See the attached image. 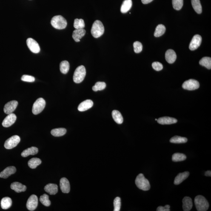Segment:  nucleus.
Masks as SVG:
<instances>
[{"mask_svg":"<svg viewBox=\"0 0 211 211\" xmlns=\"http://www.w3.org/2000/svg\"><path fill=\"white\" fill-rule=\"evenodd\" d=\"M155 120H156V121H157V119H155Z\"/></svg>","mask_w":211,"mask_h":211,"instance_id":"nucleus-47","label":"nucleus"},{"mask_svg":"<svg viewBox=\"0 0 211 211\" xmlns=\"http://www.w3.org/2000/svg\"><path fill=\"white\" fill-rule=\"evenodd\" d=\"M41 163V161L39 158H31L28 162V165L30 168L34 169L39 165Z\"/></svg>","mask_w":211,"mask_h":211,"instance_id":"nucleus-32","label":"nucleus"},{"mask_svg":"<svg viewBox=\"0 0 211 211\" xmlns=\"http://www.w3.org/2000/svg\"><path fill=\"white\" fill-rule=\"evenodd\" d=\"M70 68V65L68 61H61L60 64V70L61 73L66 74L69 72Z\"/></svg>","mask_w":211,"mask_h":211,"instance_id":"nucleus-33","label":"nucleus"},{"mask_svg":"<svg viewBox=\"0 0 211 211\" xmlns=\"http://www.w3.org/2000/svg\"><path fill=\"white\" fill-rule=\"evenodd\" d=\"M67 130L64 128H59L52 129L51 131V134L53 136L59 137L63 136L65 134Z\"/></svg>","mask_w":211,"mask_h":211,"instance_id":"nucleus-28","label":"nucleus"},{"mask_svg":"<svg viewBox=\"0 0 211 211\" xmlns=\"http://www.w3.org/2000/svg\"><path fill=\"white\" fill-rule=\"evenodd\" d=\"M85 26L84 20L82 19H75L74 21V27L76 29H84Z\"/></svg>","mask_w":211,"mask_h":211,"instance_id":"nucleus-36","label":"nucleus"},{"mask_svg":"<svg viewBox=\"0 0 211 211\" xmlns=\"http://www.w3.org/2000/svg\"><path fill=\"white\" fill-rule=\"evenodd\" d=\"M91 32L92 36L95 38L101 36L104 32V26L101 22L98 20L95 21L92 25Z\"/></svg>","mask_w":211,"mask_h":211,"instance_id":"nucleus-4","label":"nucleus"},{"mask_svg":"<svg viewBox=\"0 0 211 211\" xmlns=\"http://www.w3.org/2000/svg\"><path fill=\"white\" fill-rule=\"evenodd\" d=\"M189 175H190V173L188 171L178 174V175L175 178L174 184L175 185H178L180 184L189 176Z\"/></svg>","mask_w":211,"mask_h":211,"instance_id":"nucleus-22","label":"nucleus"},{"mask_svg":"<svg viewBox=\"0 0 211 211\" xmlns=\"http://www.w3.org/2000/svg\"><path fill=\"white\" fill-rule=\"evenodd\" d=\"M40 201L44 205L46 206H49L51 204L50 201L49 199V197L46 194H44L40 197Z\"/></svg>","mask_w":211,"mask_h":211,"instance_id":"nucleus-38","label":"nucleus"},{"mask_svg":"<svg viewBox=\"0 0 211 211\" xmlns=\"http://www.w3.org/2000/svg\"><path fill=\"white\" fill-rule=\"evenodd\" d=\"M38 199L35 195H32L29 198L26 203V206L29 210L34 211L37 207Z\"/></svg>","mask_w":211,"mask_h":211,"instance_id":"nucleus-10","label":"nucleus"},{"mask_svg":"<svg viewBox=\"0 0 211 211\" xmlns=\"http://www.w3.org/2000/svg\"><path fill=\"white\" fill-rule=\"evenodd\" d=\"M21 141V138L18 135L11 137L6 141L4 146L6 149H12L16 147Z\"/></svg>","mask_w":211,"mask_h":211,"instance_id":"nucleus-7","label":"nucleus"},{"mask_svg":"<svg viewBox=\"0 0 211 211\" xmlns=\"http://www.w3.org/2000/svg\"><path fill=\"white\" fill-rule=\"evenodd\" d=\"M165 31L166 28L164 25H158L156 28L154 36L156 37L162 36L165 33Z\"/></svg>","mask_w":211,"mask_h":211,"instance_id":"nucleus-29","label":"nucleus"},{"mask_svg":"<svg viewBox=\"0 0 211 211\" xmlns=\"http://www.w3.org/2000/svg\"><path fill=\"white\" fill-rule=\"evenodd\" d=\"M86 33V31L84 29H76L72 34V38L77 42L80 41V39L84 37Z\"/></svg>","mask_w":211,"mask_h":211,"instance_id":"nucleus-17","label":"nucleus"},{"mask_svg":"<svg viewBox=\"0 0 211 211\" xmlns=\"http://www.w3.org/2000/svg\"><path fill=\"white\" fill-rule=\"evenodd\" d=\"M205 175L206 176H211V170L207 171L205 173Z\"/></svg>","mask_w":211,"mask_h":211,"instance_id":"nucleus-46","label":"nucleus"},{"mask_svg":"<svg viewBox=\"0 0 211 211\" xmlns=\"http://www.w3.org/2000/svg\"><path fill=\"white\" fill-rule=\"evenodd\" d=\"M38 151V149L37 148L32 147L23 151L21 153V156L23 157H26L30 155H34L37 154Z\"/></svg>","mask_w":211,"mask_h":211,"instance_id":"nucleus-24","label":"nucleus"},{"mask_svg":"<svg viewBox=\"0 0 211 211\" xmlns=\"http://www.w3.org/2000/svg\"><path fill=\"white\" fill-rule=\"evenodd\" d=\"M199 64L204 67H205L208 69H211V58L208 57H203L200 60Z\"/></svg>","mask_w":211,"mask_h":211,"instance_id":"nucleus-31","label":"nucleus"},{"mask_svg":"<svg viewBox=\"0 0 211 211\" xmlns=\"http://www.w3.org/2000/svg\"><path fill=\"white\" fill-rule=\"evenodd\" d=\"M18 102L16 101H12L7 103L4 106V111L7 114L13 113L17 107Z\"/></svg>","mask_w":211,"mask_h":211,"instance_id":"nucleus-12","label":"nucleus"},{"mask_svg":"<svg viewBox=\"0 0 211 211\" xmlns=\"http://www.w3.org/2000/svg\"><path fill=\"white\" fill-rule=\"evenodd\" d=\"M114 211H119L121 207V199L119 197H117L114 200Z\"/></svg>","mask_w":211,"mask_h":211,"instance_id":"nucleus-41","label":"nucleus"},{"mask_svg":"<svg viewBox=\"0 0 211 211\" xmlns=\"http://www.w3.org/2000/svg\"><path fill=\"white\" fill-rule=\"evenodd\" d=\"M133 47L135 53H139L142 50V45L139 41H137L134 43Z\"/></svg>","mask_w":211,"mask_h":211,"instance_id":"nucleus-40","label":"nucleus"},{"mask_svg":"<svg viewBox=\"0 0 211 211\" xmlns=\"http://www.w3.org/2000/svg\"><path fill=\"white\" fill-rule=\"evenodd\" d=\"M86 70L84 66H79L75 69L73 75V80L76 84H79L84 80L86 76Z\"/></svg>","mask_w":211,"mask_h":211,"instance_id":"nucleus-5","label":"nucleus"},{"mask_svg":"<svg viewBox=\"0 0 211 211\" xmlns=\"http://www.w3.org/2000/svg\"><path fill=\"white\" fill-rule=\"evenodd\" d=\"M170 206L169 205H166L165 206H158L156 209L157 211H170Z\"/></svg>","mask_w":211,"mask_h":211,"instance_id":"nucleus-44","label":"nucleus"},{"mask_svg":"<svg viewBox=\"0 0 211 211\" xmlns=\"http://www.w3.org/2000/svg\"><path fill=\"white\" fill-rule=\"evenodd\" d=\"M201 36L199 35H194L190 43L189 49L191 50H196L201 45Z\"/></svg>","mask_w":211,"mask_h":211,"instance_id":"nucleus-11","label":"nucleus"},{"mask_svg":"<svg viewBox=\"0 0 211 211\" xmlns=\"http://www.w3.org/2000/svg\"><path fill=\"white\" fill-rule=\"evenodd\" d=\"M132 6V0H124L121 6V11L122 13H127L130 10Z\"/></svg>","mask_w":211,"mask_h":211,"instance_id":"nucleus-25","label":"nucleus"},{"mask_svg":"<svg viewBox=\"0 0 211 211\" xmlns=\"http://www.w3.org/2000/svg\"><path fill=\"white\" fill-rule=\"evenodd\" d=\"M135 184L137 187L141 190L147 191L150 189V184L148 180L144 177L142 174H140L137 177Z\"/></svg>","mask_w":211,"mask_h":211,"instance_id":"nucleus-1","label":"nucleus"},{"mask_svg":"<svg viewBox=\"0 0 211 211\" xmlns=\"http://www.w3.org/2000/svg\"><path fill=\"white\" fill-rule=\"evenodd\" d=\"M187 138L178 136H175L172 137L170 140V142L175 144H181L187 142Z\"/></svg>","mask_w":211,"mask_h":211,"instance_id":"nucleus-35","label":"nucleus"},{"mask_svg":"<svg viewBox=\"0 0 211 211\" xmlns=\"http://www.w3.org/2000/svg\"><path fill=\"white\" fill-rule=\"evenodd\" d=\"M93 102L92 100H85L80 104L78 106V110L80 112H84L89 110L93 107Z\"/></svg>","mask_w":211,"mask_h":211,"instance_id":"nucleus-16","label":"nucleus"},{"mask_svg":"<svg viewBox=\"0 0 211 211\" xmlns=\"http://www.w3.org/2000/svg\"><path fill=\"white\" fill-rule=\"evenodd\" d=\"M153 0H141V2L144 4H147L153 1Z\"/></svg>","mask_w":211,"mask_h":211,"instance_id":"nucleus-45","label":"nucleus"},{"mask_svg":"<svg viewBox=\"0 0 211 211\" xmlns=\"http://www.w3.org/2000/svg\"><path fill=\"white\" fill-rule=\"evenodd\" d=\"M106 84L103 82H98L95 84V85L92 87V90L95 92L98 90L101 91L104 90L106 88Z\"/></svg>","mask_w":211,"mask_h":211,"instance_id":"nucleus-37","label":"nucleus"},{"mask_svg":"<svg viewBox=\"0 0 211 211\" xmlns=\"http://www.w3.org/2000/svg\"><path fill=\"white\" fill-rule=\"evenodd\" d=\"M51 24L55 29L63 30L66 28L67 23L64 17L61 15H56L52 18Z\"/></svg>","mask_w":211,"mask_h":211,"instance_id":"nucleus-3","label":"nucleus"},{"mask_svg":"<svg viewBox=\"0 0 211 211\" xmlns=\"http://www.w3.org/2000/svg\"><path fill=\"white\" fill-rule=\"evenodd\" d=\"M112 117L114 121L118 124H122L123 118L121 114L117 110H113L112 112Z\"/></svg>","mask_w":211,"mask_h":211,"instance_id":"nucleus-27","label":"nucleus"},{"mask_svg":"<svg viewBox=\"0 0 211 211\" xmlns=\"http://www.w3.org/2000/svg\"><path fill=\"white\" fill-rule=\"evenodd\" d=\"M16 119V115L13 113H10L4 118L2 122V125L5 127H10L15 122Z\"/></svg>","mask_w":211,"mask_h":211,"instance_id":"nucleus-13","label":"nucleus"},{"mask_svg":"<svg viewBox=\"0 0 211 211\" xmlns=\"http://www.w3.org/2000/svg\"><path fill=\"white\" fill-rule=\"evenodd\" d=\"M46 101L42 98H39L36 100L33 105L32 112L35 115L38 114L42 111L45 107Z\"/></svg>","mask_w":211,"mask_h":211,"instance_id":"nucleus-6","label":"nucleus"},{"mask_svg":"<svg viewBox=\"0 0 211 211\" xmlns=\"http://www.w3.org/2000/svg\"><path fill=\"white\" fill-rule=\"evenodd\" d=\"M16 172V168L14 166H10L6 168L0 173V178L6 179Z\"/></svg>","mask_w":211,"mask_h":211,"instance_id":"nucleus-14","label":"nucleus"},{"mask_svg":"<svg viewBox=\"0 0 211 211\" xmlns=\"http://www.w3.org/2000/svg\"><path fill=\"white\" fill-rule=\"evenodd\" d=\"M192 4L194 10L197 13L201 14L202 8L199 0H191Z\"/></svg>","mask_w":211,"mask_h":211,"instance_id":"nucleus-30","label":"nucleus"},{"mask_svg":"<svg viewBox=\"0 0 211 211\" xmlns=\"http://www.w3.org/2000/svg\"><path fill=\"white\" fill-rule=\"evenodd\" d=\"M1 204L2 209H8L12 206V199L9 197H4L1 199Z\"/></svg>","mask_w":211,"mask_h":211,"instance_id":"nucleus-26","label":"nucleus"},{"mask_svg":"<svg viewBox=\"0 0 211 211\" xmlns=\"http://www.w3.org/2000/svg\"><path fill=\"white\" fill-rule=\"evenodd\" d=\"M60 187L63 193H69L70 191V185L69 180L65 178H61L60 180Z\"/></svg>","mask_w":211,"mask_h":211,"instance_id":"nucleus-15","label":"nucleus"},{"mask_svg":"<svg viewBox=\"0 0 211 211\" xmlns=\"http://www.w3.org/2000/svg\"><path fill=\"white\" fill-rule=\"evenodd\" d=\"M183 209L184 211H189L192 209L193 203L192 199L190 197H184L183 199Z\"/></svg>","mask_w":211,"mask_h":211,"instance_id":"nucleus-20","label":"nucleus"},{"mask_svg":"<svg viewBox=\"0 0 211 211\" xmlns=\"http://www.w3.org/2000/svg\"><path fill=\"white\" fill-rule=\"evenodd\" d=\"M177 120L175 118L168 117H162L157 119L159 124L162 125H169L175 124L177 122Z\"/></svg>","mask_w":211,"mask_h":211,"instance_id":"nucleus-19","label":"nucleus"},{"mask_svg":"<svg viewBox=\"0 0 211 211\" xmlns=\"http://www.w3.org/2000/svg\"><path fill=\"white\" fill-rule=\"evenodd\" d=\"M22 81L27 82H33L35 81L34 77L27 75H22L21 78Z\"/></svg>","mask_w":211,"mask_h":211,"instance_id":"nucleus-42","label":"nucleus"},{"mask_svg":"<svg viewBox=\"0 0 211 211\" xmlns=\"http://www.w3.org/2000/svg\"><path fill=\"white\" fill-rule=\"evenodd\" d=\"M152 67L154 69L157 71L162 70L163 66L161 63L159 62H154L152 64Z\"/></svg>","mask_w":211,"mask_h":211,"instance_id":"nucleus-43","label":"nucleus"},{"mask_svg":"<svg viewBox=\"0 0 211 211\" xmlns=\"http://www.w3.org/2000/svg\"><path fill=\"white\" fill-rule=\"evenodd\" d=\"M27 47L32 52L34 53H38L40 51L41 49L39 45L36 41L32 38H28L26 41Z\"/></svg>","mask_w":211,"mask_h":211,"instance_id":"nucleus-9","label":"nucleus"},{"mask_svg":"<svg viewBox=\"0 0 211 211\" xmlns=\"http://www.w3.org/2000/svg\"><path fill=\"white\" fill-rule=\"evenodd\" d=\"M11 188L16 192L20 193V192L25 191L27 187L25 185L21 183L18 182H15L11 185Z\"/></svg>","mask_w":211,"mask_h":211,"instance_id":"nucleus-21","label":"nucleus"},{"mask_svg":"<svg viewBox=\"0 0 211 211\" xmlns=\"http://www.w3.org/2000/svg\"><path fill=\"white\" fill-rule=\"evenodd\" d=\"M187 158L185 155L182 153H175L172 156V161L174 162H178L185 161Z\"/></svg>","mask_w":211,"mask_h":211,"instance_id":"nucleus-34","label":"nucleus"},{"mask_svg":"<svg viewBox=\"0 0 211 211\" xmlns=\"http://www.w3.org/2000/svg\"><path fill=\"white\" fill-rule=\"evenodd\" d=\"M44 190L50 195H55L58 192V187L56 184L49 183L45 187Z\"/></svg>","mask_w":211,"mask_h":211,"instance_id":"nucleus-23","label":"nucleus"},{"mask_svg":"<svg viewBox=\"0 0 211 211\" xmlns=\"http://www.w3.org/2000/svg\"><path fill=\"white\" fill-rule=\"evenodd\" d=\"M182 87L183 89L188 90H195L199 87V84L195 80L190 79L183 83Z\"/></svg>","mask_w":211,"mask_h":211,"instance_id":"nucleus-8","label":"nucleus"},{"mask_svg":"<svg viewBox=\"0 0 211 211\" xmlns=\"http://www.w3.org/2000/svg\"><path fill=\"white\" fill-rule=\"evenodd\" d=\"M177 56L175 52L172 49H169L165 53V59L169 64H172L175 62Z\"/></svg>","mask_w":211,"mask_h":211,"instance_id":"nucleus-18","label":"nucleus"},{"mask_svg":"<svg viewBox=\"0 0 211 211\" xmlns=\"http://www.w3.org/2000/svg\"><path fill=\"white\" fill-rule=\"evenodd\" d=\"M194 203L195 207L198 211H206L209 209V203L206 198L202 195H199L196 196L195 198Z\"/></svg>","mask_w":211,"mask_h":211,"instance_id":"nucleus-2","label":"nucleus"},{"mask_svg":"<svg viewBox=\"0 0 211 211\" xmlns=\"http://www.w3.org/2000/svg\"><path fill=\"white\" fill-rule=\"evenodd\" d=\"M172 6L176 10H180L183 5V0H172Z\"/></svg>","mask_w":211,"mask_h":211,"instance_id":"nucleus-39","label":"nucleus"}]
</instances>
